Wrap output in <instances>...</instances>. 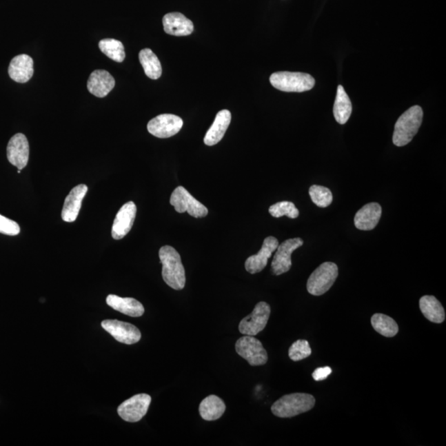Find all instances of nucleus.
Returning <instances> with one entry per match:
<instances>
[{
    "instance_id": "obj_1",
    "label": "nucleus",
    "mask_w": 446,
    "mask_h": 446,
    "mask_svg": "<svg viewBox=\"0 0 446 446\" xmlns=\"http://www.w3.org/2000/svg\"><path fill=\"white\" fill-rule=\"evenodd\" d=\"M159 257L162 264V278L166 285L173 290H183L185 286L186 278L181 255L174 247L165 245L160 249Z\"/></svg>"
},
{
    "instance_id": "obj_2",
    "label": "nucleus",
    "mask_w": 446,
    "mask_h": 446,
    "mask_svg": "<svg viewBox=\"0 0 446 446\" xmlns=\"http://www.w3.org/2000/svg\"><path fill=\"white\" fill-rule=\"evenodd\" d=\"M315 403V398L311 394H291L277 400L271 407V411L278 418H290L310 411L314 407Z\"/></svg>"
},
{
    "instance_id": "obj_3",
    "label": "nucleus",
    "mask_w": 446,
    "mask_h": 446,
    "mask_svg": "<svg viewBox=\"0 0 446 446\" xmlns=\"http://www.w3.org/2000/svg\"><path fill=\"white\" fill-rule=\"evenodd\" d=\"M423 119V108L416 105L400 116L395 124L393 143L397 147H404L410 143L418 132Z\"/></svg>"
},
{
    "instance_id": "obj_4",
    "label": "nucleus",
    "mask_w": 446,
    "mask_h": 446,
    "mask_svg": "<svg viewBox=\"0 0 446 446\" xmlns=\"http://www.w3.org/2000/svg\"><path fill=\"white\" fill-rule=\"evenodd\" d=\"M271 85L283 92L302 93L311 90L315 86V79L310 74L301 72H281L271 74Z\"/></svg>"
},
{
    "instance_id": "obj_5",
    "label": "nucleus",
    "mask_w": 446,
    "mask_h": 446,
    "mask_svg": "<svg viewBox=\"0 0 446 446\" xmlns=\"http://www.w3.org/2000/svg\"><path fill=\"white\" fill-rule=\"evenodd\" d=\"M338 277V267L332 262H325L310 275L307 283L308 293L314 296L326 294Z\"/></svg>"
},
{
    "instance_id": "obj_6",
    "label": "nucleus",
    "mask_w": 446,
    "mask_h": 446,
    "mask_svg": "<svg viewBox=\"0 0 446 446\" xmlns=\"http://www.w3.org/2000/svg\"><path fill=\"white\" fill-rule=\"evenodd\" d=\"M170 203L179 214L187 212L196 219L204 218L208 214L207 208L193 197L183 186H179L173 191Z\"/></svg>"
},
{
    "instance_id": "obj_7",
    "label": "nucleus",
    "mask_w": 446,
    "mask_h": 446,
    "mask_svg": "<svg viewBox=\"0 0 446 446\" xmlns=\"http://www.w3.org/2000/svg\"><path fill=\"white\" fill-rule=\"evenodd\" d=\"M236 351L252 366L264 365L268 361V354L263 345L253 336H244L236 341Z\"/></svg>"
},
{
    "instance_id": "obj_8",
    "label": "nucleus",
    "mask_w": 446,
    "mask_h": 446,
    "mask_svg": "<svg viewBox=\"0 0 446 446\" xmlns=\"http://www.w3.org/2000/svg\"><path fill=\"white\" fill-rule=\"evenodd\" d=\"M270 306L267 303H258L251 314L241 321L239 331L243 335L255 336L264 330L270 316Z\"/></svg>"
},
{
    "instance_id": "obj_9",
    "label": "nucleus",
    "mask_w": 446,
    "mask_h": 446,
    "mask_svg": "<svg viewBox=\"0 0 446 446\" xmlns=\"http://www.w3.org/2000/svg\"><path fill=\"white\" fill-rule=\"evenodd\" d=\"M151 402V396L148 394L133 396L121 404L118 407V414L121 418L128 423L139 422L148 414Z\"/></svg>"
},
{
    "instance_id": "obj_10",
    "label": "nucleus",
    "mask_w": 446,
    "mask_h": 446,
    "mask_svg": "<svg viewBox=\"0 0 446 446\" xmlns=\"http://www.w3.org/2000/svg\"><path fill=\"white\" fill-rule=\"evenodd\" d=\"M101 326L120 343L133 345L139 343L141 338L139 329L130 323L119 320H104Z\"/></svg>"
},
{
    "instance_id": "obj_11",
    "label": "nucleus",
    "mask_w": 446,
    "mask_h": 446,
    "mask_svg": "<svg viewBox=\"0 0 446 446\" xmlns=\"http://www.w3.org/2000/svg\"><path fill=\"white\" fill-rule=\"evenodd\" d=\"M183 122L181 118L174 114H161L148 124V130L158 139H168L181 130Z\"/></svg>"
},
{
    "instance_id": "obj_12",
    "label": "nucleus",
    "mask_w": 446,
    "mask_h": 446,
    "mask_svg": "<svg viewBox=\"0 0 446 446\" xmlns=\"http://www.w3.org/2000/svg\"><path fill=\"white\" fill-rule=\"evenodd\" d=\"M303 245V241L299 237L283 241L278 245L276 253L274 256L271 269L275 275H281L290 271L292 266V254Z\"/></svg>"
},
{
    "instance_id": "obj_13",
    "label": "nucleus",
    "mask_w": 446,
    "mask_h": 446,
    "mask_svg": "<svg viewBox=\"0 0 446 446\" xmlns=\"http://www.w3.org/2000/svg\"><path fill=\"white\" fill-rule=\"evenodd\" d=\"M7 158L10 164L20 170L26 168L29 159V144L26 136L15 134L8 141Z\"/></svg>"
},
{
    "instance_id": "obj_14",
    "label": "nucleus",
    "mask_w": 446,
    "mask_h": 446,
    "mask_svg": "<svg viewBox=\"0 0 446 446\" xmlns=\"http://www.w3.org/2000/svg\"><path fill=\"white\" fill-rule=\"evenodd\" d=\"M136 215V204L133 202L125 203L116 214L114 224H112V239L121 240L126 236L134 223Z\"/></svg>"
},
{
    "instance_id": "obj_15",
    "label": "nucleus",
    "mask_w": 446,
    "mask_h": 446,
    "mask_svg": "<svg viewBox=\"0 0 446 446\" xmlns=\"http://www.w3.org/2000/svg\"><path fill=\"white\" fill-rule=\"evenodd\" d=\"M278 245V241L275 237H266L260 252L256 255L250 256L245 261V268L247 272L254 274L263 270L267 265L268 261L272 256V254L276 251Z\"/></svg>"
},
{
    "instance_id": "obj_16",
    "label": "nucleus",
    "mask_w": 446,
    "mask_h": 446,
    "mask_svg": "<svg viewBox=\"0 0 446 446\" xmlns=\"http://www.w3.org/2000/svg\"><path fill=\"white\" fill-rule=\"evenodd\" d=\"M88 192V186L79 185L74 187L65 199L62 208L61 218L66 223H73L77 220L80 212L82 201Z\"/></svg>"
},
{
    "instance_id": "obj_17",
    "label": "nucleus",
    "mask_w": 446,
    "mask_h": 446,
    "mask_svg": "<svg viewBox=\"0 0 446 446\" xmlns=\"http://www.w3.org/2000/svg\"><path fill=\"white\" fill-rule=\"evenodd\" d=\"M114 86V78L104 70H96L92 72L87 83L90 93L98 98L106 97Z\"/></svg>"
},
{
    "instance_id": "obj_18",
    "label": "nucleus",
    "mask_w": 446,
    "mask_h": 446,
    "mask_svg": "<svg viewBox=\"0 0 446 446\" xmlns=\"http://www.w3.org/2000/svg\"><path fill=\"white\" fill-rule=\"evenodd\" d=\"M382 207L377 203H367L357 212L355 226L358 230L370 231L377 226L381 219Z\"/></svg>"
},
{
    "instance_id": "obj_19",
    "label": "nucleus",
    "mask_w": 446,
    "mask_h": 446,
    "mask_svg": "<svg viewBox=\"0 0 446 446\" xmlns=\"http://www.w3.org/2000/svg\"><path fill=\"white\" fill-rule=\"evenodd\" d=\"M164 30L168 34L183 37L194 32V23L181 12H170L163 18Z\"/></svg>"
},
{
    "instance_id": "obj_20",
    "label": "nucleus",
    "mask_w": 446,
    "mask_h": 446,
    "mask_svg": "<svg viewBox=\"0 0 446 446\" xmlns=\"http://www.w3.org/2000/svg\"><path fill=\"white\" fill-rule=\"evenodd\" d=\"M34 73L32 58L25 55H19L12 58L8 66V74L12 81L18 83H27L31 80Z\"/></svg>"
},
{
    "instance_id": "obj_21",
    "label": "nucleus",
    "mask_w": 446,
    "mask_h": 446,
    "mask_svg": "<svg viewBox=\"0 0 446 446\" xmlns=\"http://www.w3.org/2000/svg\"><path fill=\"white\" fill-rule=\"evenodd\" d=\"M232 114L227 110H221L216 115L214 123L206 133L204 137V143L207 145H214L218 144L226 133L229 125L231 123Z\"/></svg>"
},
{
    "instance_id": "obj_22",
    "label": "nucleus",
    "mask_w": 446,
    "mask_h": 446,
    "mask_svg": "<svg viewBox=\"0 0 446 446\" xmlns=\"http://www.w3.org/2000/svg\"><path fill=\"white\" fill-rule=\"evenodd\" d=\"M106 303L112 310L132 316V318H139V316H143L145 312L143 304L135 298H121L119 296L110 294L108 296Z\"/></svg>"
},
{
    "instance_id": "obj_23",
    "label": "nucleus",
    "mask_w": 446,
    "mask_h": 446,
    "mask_svg": "<svg viewBox=\"0 0 446 446\" xmlns=\"http://www.w3.org/2000/svg\"><path fill=\"white\" fill-rule=\"evenodd\" d=\"M420 310L427 320L440 324L445 320V312L443 304L434 296L426 295L420 298Z\"/></svg>"
},
{
    "instance_id": "obj_24",
    "label": "nucleus",
    "mask_w": 446,
    "mask_h": 446,
    "mask_svg": "<svg viewBox=\"0 0 446 446\" xmlns=\"http://www.w3.org/2000/svg\"><path fill=\"white\" fill-rule=\"evenodd\" d=\"M226 405L218 396L210 395L204 398L199 405V414L205 420H216L222 416Z\"/></svg>"
},
{
    "instance_id": "obj_25",
    "label": "nucleus",
    "mask_w": 446,
    "mask_h": 446,
    "mask_svg": "<svg viewBox=\"0 0 446 446\" xmlns=\"http://www.w3.org/2000/svg\"><path fill=\"white\" fill-rule=\"evenodd\" d=\"M352 112V104L351 99L345 92L343 85L337 88L336 97L334 107H333V114L337 123L343 125L347 123Z\"/></svg>"
},
{
    "instance_id": "obj_26",
    "label": "nucleus",
    "mask_w": 446,
    "mask_h": 446,
    "mask_svg": "<svg viewBox=\"0 0 446 446\" xmlns=\"http://www.w3.org/2000/svg\"><path fill=\"white\" fill-rule=\"evenodd\" d=\"M139 60L148 77L152 80H158L161 77L162 68L160 60L151 49L141 50Z\"/></svg>"
},
{
    "instance_id": "obj_27",
    "label": "nucleus",
    "mask_w": 446,
    "mask_h": 446,
    "mask_svg": "<svg viewBox=\"0 0 446 446\" xmlns=\"http://www.w3.org/2000/svg\"><path fill=\"white\" fill-rule=\"evenodd\" d=\"M371 324L374 330L385 337H394L398 333V325L390 316L383 314H376L371 318Z\"/></svg>"
},
{
    "instance_id": "obj_28",
    "label": "nucleus",
    "mask_w": 446,
    "mask_h": 446,
    "mask_svg": "<svg viewBox=\"0 0 446 446\" xmlns=\"http://www.w3.org/2000/svg\"><path fill=\"white\" fill-rule=\"evenodd\" d=\"M99 48L104 55H106L111 60L116 62H123L126 57L125 54L124 47L120 41L106 39L99 41Z\"/></svg>"
},
{
    "instance_id": "obj_29",
    "label": "nucleus",
    "mask_w": 446,
    "mask_h": 446,
    "mask_svg": "<svg viewBox=\"0 0 446 446\" xmlns=\"http://www.w3.org/2000/svg\"><path fill=\"white\" fill-rule=\"evenodd\" d=\"M310 195L312 202L319 207H327L332 203V193L327 187L312 185L310 189Z\"/></svg>"
},
{
    "instance_id": "obj_30",
    "label": "nucleus",
    "mask_w": 446,
    "mask_h": 446,
    "mask_svg": "<svg viewBox=\"0 0 446 446\" xmlns=\"http://www.w3.org/2000/svg\"><path fill=\"white\" fill-rule=\"evenodd\" d=\"M269 212L274 218H281L287 216V218L295 219L299 216V211L294 203L289 201L278 202L271 206Z\"/></svg>"
},
{
    "instance_id": "obj_31",
    "label": "nucleus",
    "mask_w": 446,
    "mask_h": 446,
    "mask_svg": "<svg viewBox=\"0 0 446 446\" xmlns=\"http://www.w3.org/2000/svg\"><path fill=\"white\" fill-rule=\"evenodd\" d=\"M311 355L312 349L310 343L306 340L296 341L290 348L289 356L294 361H303Z\"/></svg>"
},
{
    "instance_id": "obj_32",
    "label": "nucleus",
    "mask_w": 446,
    "mask_h": 446,
    "mask_svg": "<svg viewBox=\"0 0 446 446\" xmlns=\"http://www.w3.org/2000/svg\"><path fill=\"white\" fill-rule=\"evenodd\" d=\"M0 233L8 236H17L20 233V227L18 223L0 215Z\"/></svg>"
},
{
    "instance_id": "obj_33",
    "label": "nucleus",
    "mask_w": 446,
    "mask_h": 446,
    "mask_svg": "<svg viewBox=\"0 0 446 446\" xmlns=\"http://www.w3.org/2000/svg\"><path fill=\"white\" fill-rule=\"evenodd\" d=\"M332 372V370L330 367H321V368L315 369L314 372L312 373V378H314L316 381H323L325 379L327 378Z\"/></svg>"
},
{
    "instance_id": "obj_34",
    "label": "nucleus",
    "mask_w": 446,
    "mask_h": 446,
    "mask_svg": "<svg viewBox=\"0 0 446 446\" xmlns=\"http://www.w3.org/2000/svg\"><path fill=\"white\" fill-rule=\"evenodd\" d=\"M18 173H19V174H20V173H21V170H18Z\"/></svg>"
}]
</instances>
